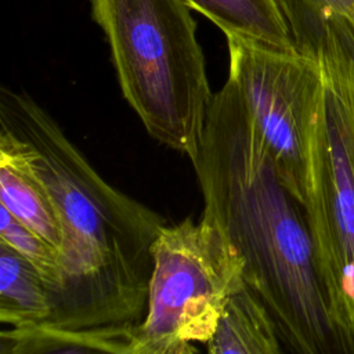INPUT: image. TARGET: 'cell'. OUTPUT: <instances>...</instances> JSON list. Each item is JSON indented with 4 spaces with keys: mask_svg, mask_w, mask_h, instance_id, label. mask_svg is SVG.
Wrapping results in <instances>:
<instances>
[{
    "mask_svg": "<svg viewBox=\"0 0 354 354\" xmlns=\"http://www.w3.org/2000/svg\"><path fill=\"white\" fill-rule=\"evenodd\" d=\"M0 124L25 140L61 224L58 278L46 325H137L147 311L152 246L166 220L105 181L28 94H0Z\"/></svg>",
    "mask_w": 354,
    "mask_h": 354,
    "instance_id": "7a4b0ae2",
    "label": "cell"
},
{
    "mask_svg": "<svg viewBox=\"0 0 354 354\" xmlns=\"http://www.w3.org/2000/svg\"><path fill=\"white\" fill-rule=\"evenodd\" d=\"M188 354H198V353H196V350H195V347H194V348H191V350H189V353H188Z\"/></svg>",
    "mask_w": 354,
    "mask_h": 354,
    "instance_id": "5bb4252c",
    "label": "cell"
},
{
    "mask_svg": "<svg viewBox=\"0 0 354 354\" xmlns=\"http://www.w3.org/2000/svg\"><path fill=\"white\" fill-rule=\"evenodd\" d=\"M206 344L207 354H283L274 319L248 283L230 300Z\"/></svg>",
    "mask_w": 354,
    "mask_h": 354,
    "instance_id": "8fae6325",
    "label": "cell"
},
{
    "mask_svg": "<svg viewBox=\"0 0 354 354\" xmlns=\"http://www.w3.org/2000/svg\"><path fill=\"white\" fill-rule=\"evenodd\" d=\"M201 12L227 37L293 53L288 25L275 0H183Z\"/></svg>",
    "mask_w": 354,
    "mask_h": 354,
    "instance_id": "30bf717a",
    "label": "cell"
},
{
    "mask_svg": "<svg viewBox=\"0 0 354 354\" xmlns=\"http://www.w3.org/2000/svg\"><path fill=\"white\" fill-rule=\"evenodd\" d=\"M227 47L228 77L236 84L282 181L304 205L306 152L321 104V68L297 51H277L235 37H227Z\"/></svg>",
    "mask_w": 354,
    "mask_h": 354,
    "instance_id": "8992f818",
    "label": "cell"
},
{
    "mask_svg": "<svg viewBox=\"0 0 354 354\" xmlns=\"http://www.w3.org/2000/svg\"><path fill=\"white\" fill-rule=\"evenodd\" d=\"M122 94L148 134L198 159L213 97L196 22L183 0H90Z\"/></svg>",
    "mask_w": 354,
    "mask_h": 354,
    "instance_id": "3957f363",
    "label": "cell"
},
{
    "mask_svg": "<svg viewBox=\"0 0 354 354\" xmlns=\"http://www.w3.org/2000/svg\"><path fill=\"white\" fill-rule=\"evenodd\" d=\"M295 50L318 65L354 64V0H275Z\"/></svg>",
    "mask_w": 354,
    "mask_h": 354,
    "instance_id": "ba28073f",
    "label": "cell"
},
{
    "mask_svg": "<svg viewBox=\"0 0 354 354\" xmlns=\"http://www.w3.org/2000/svg\"><path fill=\"white\" fill-rule=\"evenodd\" d=\"M245 285V261L214 221L166 224L152 246L147 311L136 330L156 354H188L194 342H209Z\"/></svg>",
    "mask_w": 354,
    "mask_h": 354,
    "instance_id": "277c9868",
    "label": "cell"
},
{
    "mask_svg": "<svg viewBox=\"0 0 354 354\" xmlns=\"http://www.w3.org/2000/svg\"><path fill=\"white\" fill-rule=\"evenodd\" d=\"M306 152L304 207L340 315L354 333V64H324Z\"/></svg>",
    "mask_w": 354,
    "mask_h": 354,
    "instance_id": "5b68a950",
    "label": "cell"
},
{
    "mask_svg": "<svg viewBox=\"0 0 354 354\" xmlns=\"http://www.w3.org/2000/svg\"><path fill=\"white\" fill-rule=\"evenodd\" d=\"M0 205L59 249L62 235L53 195L29 144L0 124Z\"/></svg>",
    "mask_w": 354,
    "mask_h": 354,
    "instance_id": "52a82bcc",
    "label": "cell"
},
{
    "mask_svg": "<svg viewBox=\"0 0 354 354\" xmlns=\"http://www.w3.org/2000/svg\"><path fill=\"white\" fill-rule=\"evenodd\" d=\"M192 166L202 216L241 253L246 283L292 354H354V333L329 288L306 207L282 181L230 77L212 97Z\"/></svg>",
    "mask_w": 354,
    "mask_h": 354,
    "instance_id": "6da1fadb",
    "label": "cell"
},
{
    "mask_svg": "<svg viewBox=\"0 0 354 354\" xmlns=\"http://www.w3.org/2000/svg\"><path fill=\"white\" fill-rule=\"evenodd\" d=\"M0 242L12 248L32 263L46 278L50 290L58 278L59 249L44 239L35 230L19 221L0 205Z\"/></svg>",
    "mask_w": 354,
    "mask_h": 354,
    "instance_id": "4fadbf2b",
    "label": "cell"
},
{
    "mask_svg": "<svg viewBox=\"0 0 354 354\" xmlns=\"http://www.w3.org/2000/svg\"><path fill=\"white\" fill-rule=\"evenodd\" d=\"M53 314L50 285L41 272L0 242V321L10 328L48 324Z\"/></svg>",
    "mask_w": 354,
    "mask_h": 354,
    "instance_id": "7c38bea8",
    "label": "cell"
},
{
    "mask_svg": "<svg viewBox=\"0 0 354 354\" xmlns=\"http://www.w3.org/2000/svg\"><path fill=\"white\" fill-rule=\"evenodd\" d=\"M0 354H156L138 336L136 325L59 328L32 325L4 328Z\"/></svg>",
    "mask_w": 354,
    "mask_h": 354,
    "instance_id": "9c48e42d",
    "label": "cell"
}]
</instances>
